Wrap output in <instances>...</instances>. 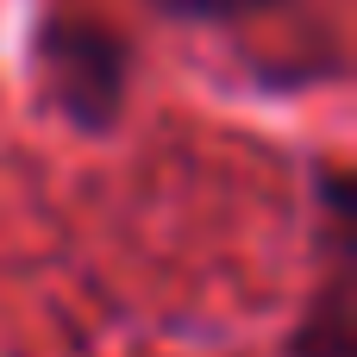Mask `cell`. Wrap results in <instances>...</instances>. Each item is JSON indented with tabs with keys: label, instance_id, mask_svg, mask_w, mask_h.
<instances>
[{
	"label": "cell",
	"instance_id": "2",
	"mask_svg": "<svg viewBox=\"0 0 357 357\" xmlns=\"http://www.w3.org/2000/svg\"><path fill=\"white\" fill-rule=\"evenodd\" d=\"M326 238H333V264H326V282L307 295L295 333H289V351L282 357H357V314H351V182L345 169H326Z\"/></svg>",
	"mask_w": 357,
	"mask_h": 357
},
{
	"label": "cell",
	"instance_id": "3",
	"mask_svg": "<svg viewBox=\"0 0 357 357\" xmlns=\"http://www.w3.org/2000/svg\"><path fill=\"white\" fill-rule=\"evenodd\" d=\"M144 6L176 19V25H245L264 6H276V0H144Z\"/></svg>",
	"mask_w": 357,
	"mask_h": 357
},
{
	"label": "cell",
	"instance_id": "1",
	"mask_svg": "<svg viewBox=\"0 0 357 357\" xmlns=\"http://www.w3.org/2000/svg\"><path fill=\"white\" fill-rule=\"evenodd\" d=\"M31 88L44 100L50 119H63L82 138H107L126 119V94H132V50L107 19L88 13H38L31 25Z\"/></svg>",
	"mask_w": 357,
	"mask_h": 357
}]
</instances>
